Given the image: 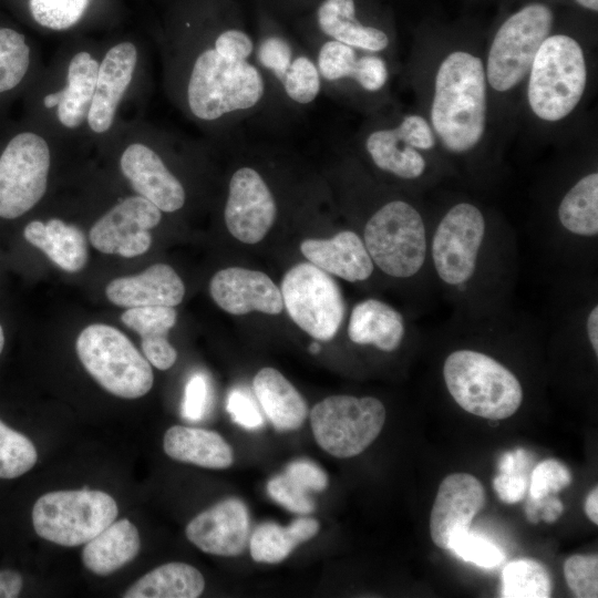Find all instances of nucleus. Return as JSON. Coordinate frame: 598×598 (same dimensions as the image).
Wrapping results in <instances>:
<instances>
[{"label": "nucleus", "mask_w": 598, "mask_h": 598, "mask_svg": "<svg viewBox=\"0 0 598 598\" xmlns=\"http://www.w3.org/2000/svg\"><path fill=\"white\" fill-rule=\"evenodd\" d=\"M485 37L465 28L417 32L406 80L451 162L455 178L487 188L503 176L504 150L494 134L484 66Z\"/></svg>", "instance_id": "1"}, {"label": "nucleus", "mask_w": 598, "mask_h": 598, "mask_svg": "<svg viewBox=\"0 0 598 598\" xmlns=\"http://www.w3.org/2000/svg\"><path fill=\"white\" fill-rule=\"evenodd\" d=\"M429 264L435 291L453 316L483 319L514 309L518 244L496 208L465 193L429 205Z\"/></svg>", "instance_id": "2"}, {"label": "nucleus", "mask_w": 598, "mask_h": 598, "mask_svg": "<svg viewBox=\"0 0 598 598\" xmlns=\"http://www.w3.org/2000/svg\"><path fill=\"white\" fill-rule=\"evenodd\" d=\"M594 42L556 24L538 48L524 83L519 123L549 137L576 126L596 79Z\"/></svg>", "instance_id": "3"}, {"label": "nucleus", "mask_w": 598, "mask_h": 598, "mask_svg": "<svg viewBox=\"0 0 598 598\" xmlns=\"http://www.w3.org/2000/svg\"><path fill=\"white\" fill-rule=\"evenodd\" d=\"M540 226L544 250L557 272L597 274L598 159L592 144L547 181Z\"/></svg>", "instance_id": "4"}, {"label": "nucleus", "mask_w": 598, "mask_h": 598, "mask_svg": "<svg viewBox=\"0 0 598 598\" xmlns=\"http://www.w3.org/2000/svg\"><path fill=\"white\" fill-rule=\"evenodd\" d=\"M556 19L550 1L526 0L503 14L485 35L491 122L503 150L519 124L522 92L534 56Z\"/></svg>", "instance_id": "5"}, {"label": "nucleus", "mask_w": 598, "mask_h": 598, "mask_svg": "<svg viewBox=\"0 0 598 598\" xmlns=\"http://www.w3.org/2000/svg\"><path fill=\"white\" fill-rule=\"evenodd\" d=\"M358 140L370 165L412 195L422 197L455 178L434 131L416 107L372 114Z\"/></svg>", "instance_id": "6"}, {"label": "nucleus", "mask_w": 598, "mask_h": 598, "mask_svg": "<svg viewBox=\"0 0 598 598\" xmlns=\"http://www.w3.org/2000/svg\"><path fill=\"white\" fill-rule=\"evenodd\" d=\"M457 343L442 362V379L452 400L465 412L498 421L514 415L525 389L515 370L483 344L477 319L456 316L444 323Z\"/></svg>", "instance_id": "7"}, {"label": "nucleus", "mask_w": 598, "mask_h": 598, "mask_svg": "<svg viewBox=\"0 0 598 598\" xmlns=\"http://www.w3.org/2000/svg\"><path fill=\"white\" fill-rule=\"evenodd\" d=\"M361 238L375 266L412 285L424 302L435 292L429 264V205L421 196L394 192L369 209Z\"/></svg>", "instance_id": "8"}, {"label": "nucleus", "mask_w": 598, "mask_h": 598, "mask_svg": "<svg viewBox=\"0 0 598 598\" xmlns=\"http://www.w3.org/2000/svg\"><path fill=\"white\" fill-rule=\"evenodd\" d=\"M265 93V78L256 63L229 56L214 44L196 55L186 86L188 109L202 121L252 110Z\"/></svg>", "instance_id": "9"}, {"label": "nucleus", "mask_w": 598, "mask_h": 598, "mask_svg": "<svg viewBox=\"0 0 598 598\" xmlns=\"http://www.w3.org/2000/svg\"><path fill=\"white\" fill-rule=\"evenodd\" d=\"M75 347L83 367L110 393L137 399L152 389L150 362L116 328L90 324L79 334Z\"/></svg>", "instance_id": "10"}, {"label": "nucleus", "mask_w": 598, "mask_h": 598, "mask_svg": "<svg viewBox=\"0 0 598 598\" xmlns=\"http://www.w3.org/2000/svg\"><path fill=\"white\" fill-rule=\"evenodd\" d=\"M117 514L115 499L102 491H56L37 499L32 524L43 539L74 547L96 536Z\"/></svg>", "instance_id": "11"}, {"label": "nucleus", "mask_w": 598, "mask_h": 598, "mask_svg": "<svg viewBox=\"0 0 598 598\" xmlns=\"http://www.w3.org/2000/svg\"><path fill=\"white\" fill-rule=\"evenodd\" d=\"M385 417L384 404L374 396L331 395L310 412L315 440L339 458L362 453L379 436Z\"/></svg>", "instance_id": "12"}, {"label": "nucleus", "mask_w": 598, "mask_h": 598, "mask_svg": "<svg viewBox=\"0 0 598 598\" xmlns=\"http://www.w3.org/2000/svg\"><path fill=\"white\" fill-rule=\"evenodd\" d=\"M283 306L292 321L315 339H333L343 321L346 306L338 283L313 264L301 262L281 281Z\"/></svg>", "instance_id": "13"}, {"label": "nucleus", "mask_w": 598, "mask_h": 598, "mask_svg": "<svg viewBox=\"0 0 598 598\" xmlns=\"http://www.w3.org/2000/svg\"><path fill=\"white\" fill-rule=\"evenodd\" d=\"M316 64L321 80L344 89L369 113L390 104V80L396 71L385 56L329 39L318 50Z\"/></svg>", "instance_id": "14"}, {"label": "nucleus", "mask_w": 598, "mask_h": 598, "mask_svg": "<svg viewBox=\"0 0 598 598\" xmlns=\"http://www.w3.org/2000/svg\"><path fill=\"white\" fill-rule=\"evenodd\" d=\"M50 169L47 141L33 132L13 136L0 155V217L17 218L45 194Z\"/></svg>", "instance_id": "15"}, {"label": "nucleus", "mask_w": 598, "mask_h": 598, "mask_svg": "<svg viewBox=\"0 0 598 598\" xmlns=\"http://www.w3.org/2000/svg\"><path fill=\"white\" fill-rule=\"evenodd\" d=\"M162 219V210L146 198L126 197L105 213L90 229L92 246L103 254L132 258L152 244L150 229Z\"/></svg>", "instance_id": "16"}, {"label": "nucleus", "mask_w": 598, "mask_h": 598, "mask_svg": "<svg viewBox=\"0 0 598 598\" xmlns=\"http://www.w3.org/2000/svg\"><path fill=\"white\" fill-rule=\"evenodd\" d=\"M275 197L252 167L238 168L231 176L224 217L229 233L245 244L259 243L275 223Z\"/></svg>", "instance_id": "17"}, {"label": "nucleus", "mask_w": 598, "mask_h": 598, "mask_svg": "<svg viewBox=\"0 0 598 598\" xmlns=\"http://www.w3.org/2000/svg\"><path fill=\"white\" fill-rule=\"evenodd\" d=\"M317 24L329 39L381 54L398 71L393 32L379 22L359 18L355 0H323L317 9Z\"/></svg>", "instance_id": "18"}, {"label": "nucleus", "mask_w": 598, "mask_h": 598, "mask_svg": "<svg viewBox=\"0 0 598 598\" xmlns=\"http://www.w3.org/2000/svg\"><path fill=\"white\" fill-rule=\"evenodd\" d=\"M485 501V488L475 476L453 473L444 477L431 511L430 533L433 543L447 549L453 533L468 529Z\"/></svg>", "instance_id": "19"}, {"label": "nucleus", "mask_w": 598, "mask_h": 598, "mask_svg": "<svg viewBox=\"0 0 598 598\" xmlns=\"http://www.w3.org/2000/svg\"><path fill=\"white\" fill-rule=\"evenodd\" d=\"M248 508L238 498H226L195 516L186 536L200 550L217 556H237L249 540Z\"/></svg>", "instance_id": "20"}, {"label": "nucleus", "mask_w": 598, "mask_h": 598, "mask_svg": "<svg viewBox=\"0 0 598 598\" xmlns=\"http://www.w3.org/2000/svg\"><path fill=\"white\" fill-rule=\"evenodd\" d=\"M214 301L226 312L260 311L278 315L283 309L280 289L264 272L240 267L217 271L209 283Z\"/></svg>", "instance_id": "21"}, {"label": "nucleus", "mask_w": 598, "mask_h": 598, "mask_svg": "<svg viewBox=\"0 0 598 598\" xmlns=\"http://www.w3.org/2000/svg\"><path fill=\"white\" fill-rule=\"evenodd\" d=\"M120 168L137 195L165 213L181 209L185 189L161 156L143 143H132L122 153Z\"/></svg>", "instance_id": "22"}, {"label": "nucleus", "mask_w": 598, "mask_h": 598, "mask_svg": "<svg viewBox=\"0 0 598 598\" xmlns=\"http://www.w3.org/2000/svg\"><path fill=\"white\" fill-rule=\"evenodd\" d=\"M137 63V49L128 41L107 50L99 72L86 122L95 134L107 132L114 122L118 104L131 84Z\"/></svg>", "instance_id": "23"}, {"label": "nucleus", "mask_w": 598, "mask_h": 598, "mask_svg": "<svg viewBox=\"0 0 598 598\" xmlns=\"http://www.w3.org/2000/svg\"><path fill=\"white\" fill-rule=\"evenodd\" d=\"M105 293L118 307H175L182 302L185 286L177 272L166 264H154L135 276L111 280Z\"/></svg>", "instance_id": "24"}, {"label": "nucleus", "mask_w": 598, "mask_h": 598, "mask_svg": "<svg viewBox=\"0 0 598 598\" xmlns=\"http://www.w3.org/2000/svg\"><path fill=\"white\" fill-rule=\"evenodd\" d=\"M411 327L400 310L380 299L368 298L353 306L348 337L354 344L392 353L406 342Z\"/></svg>", "instance_id": "25"}, {"label": "nucleus", "mask_w": 598, "mask_h": 598, "mask_svg": "<svg viewBox=\"0 0 598 598\" xmlns=\"http://www.w3.org/2000/svg\"><path fill=\"white\" fill-rule=\"evenodd\" d=\"M300 250L318 268L349 282L367 281L375 270L361 236L351 229L341 230L329 239H306Z\"/></svg>", "instance_id": "26"}, {"label": "nucleus", "mask_w": 598, "mask_h": 598, "mask_svg": "<svg viewBox=\"0 0 598 598\" xmlns=\"http://www.w3.org/2000/svg\"><path fill=\"white\" fill-rule=\"evenodd\" d=\"M100 63L86 51L75 53L69 62L66 85L47 94V109L56 107L59 122L68 128L79 127L87 116Z\"/></svg>", "instance_id": "27"}, {"label": "nucleus", "mask_w": 598, "mask_h": 598, "mask_svg": "<svg viewBox=\"0 0 598 598\" xmlns=\"http://www.w3.org/2000/svg\"><path fill=\"white\" fill-rule=\"evenodd\" d=\"M252 388L266 416L278 431L297 430L303 424L308 415L307 403L278 370H259Z\"/></svg>", "instance_id": "28"}, {"label": "nucleus", "mask_w": 598, "mask_h": 598, "mask_svg": "<svg viewBox=\"0 0 598 598\" xmlns=\"http://www.w3.org/2000/svg\"><path fill=\"white\" fill-rule=\"evenodd\" d=\"M165 453L179 462L223 470L234 462L231 446L217 432L174 425L164 435Z\"/></svg>", "instance_id": "29"}, {"label": "nucleus", "mask_w": 598, "mask_h": 598, "mask_svg": "<svg viewBox=\"0 0 598 598\" xmlns=\"http://www.w3.org/2000/svg\"><path fill=\"white\" fill-rule=\"evenodd\" d=\"M23 236L65 271L76 272L86 264V240L82 230L74 225L58 218L47 223L33 220L24 227Z\"/></svg>", "instance_id": "30"}, {"label": "nucleus", "mask_w": 598, "mask_h": 598, "mask_svg": "<svg viewBox=\"0 0 598 598\" xmlns=\"http://www.w3.org/2000/svg\"><path fill=\"white\" fill-rule=\"evenodd\" d=\"M174 307L154 306L128 308L121 321L142 338V350L147 361L158 370L169 369L177 359L167 334L176 323Z\"/></svg>", "instance_id": "31"}, {"label": "nucleus", "mask_w": 598, "mask_h": 598, "mask_svg": "<svg viewBox=\"0 0 598 598\" xmlns=\"http://www.w3.org/2000/svg\"><path fill=\"white\" fill-rule=\"evenodd\" d=\"M140 546L135 525L125 518L114 520L85 543L82 561L92 573L106 576L133 560Z\"/></svg>", "instance_id": "32"}, {"label": "nucleus", "mask_w": 598, "mask_h": 598, "mask_svg": "<svg viewBox=\"0 0 598 598\" xmlns=\"http://www.w3.org/2000/svg\"><path fill=\"white\" fill-rule=\"evenodd\" d=\"M204 588V577L195 567L184 563H168L141 577L123 597L196 598Z\"/></svg>", "instance_id": "33"}, {"label": "nucleus", "mask_w": 598, "mask_h": 598, "mask_svg": "<svg viewBox=\"0 0 598 598\" xmlns=\"http://www.w3.org/2000/svg\"><path fill=\"white\" fill-rule=\"evenodd\" d=\"M318 530L319 522L311 517L297 518L286 527L264 523L250 536V555L258 563H280L297 545L316 536Z\"/></svg>", "instance_id": "34"}, {"label": "nucleus", "mask_w": 598, "mask_h": 598, "mask_svg": "<svg viewBox=\"0 0 598 598\" xmlns=\"http://www.w3.org/2000/svg\"><path fill=\"white\" fill-rule=\"evenodd\" d=\"M551 580L547 569L533 559L508 563L502 574V597L548 598Z\"/></svg>", "instance_id": "35"}, {"label": "nucleus", "mask_w": 598, "mask_h": 598, "mask_svg": "<svg viewBox=\"0 0 598 598\" xmlns=\"http://www.w3.org/2000/svg\"><path fill=\"white\" fill-rule=\"evenodd\" d=\"M30 66V48L23 34L0 28V93L14 89Z\"/></svg>", "instance_id": "36"}, {"label": "nucleus", "mask_w": 598, "mask_h": 598, "mask_svg": "<svg viewBox=\"0 0 598 598\" xmlns=\"http://www.w3.org/2000/svg\"><path fill=\"white\" fill-rule=\"evenodd\" d=\"M38 461L37 448L22 433L0 420V478H16Z\"/></svg>", "instance_id": "37"}, {"label": "nucleus", "mask_w": 598, "mask_h": 598, "mask_svg": "<svg viewBox=\"0 0 598 598\" xmlns=\"http://www.w3.org/2000/svg\"><path fill=\"white\" fill-rule=\"evenodd\" d=\"M279 83L292 102L298 104L313 102L321 90V78L316 61L306 54L296 53Z\"/></svg>", "instance_id": "38"}, {"label": "nucleus", "mask_w": 598, "mask_h": 598, "mask_svg": "<svg viewBox=\"0 0 598 598\" xmlns=\"http://www.w3.org/2000/svg\"><path fill=\"white\" fill-rule=\"evenodd\" d=\"M447 549L463 560L482 568H494L505 559V554L496 544L472 533L470 528L453 533Z\"/></svg>", "instance_id": "39"}, {"label": "nucleus", "mask_w": 598, "mask_h": 598, "mask_svg": "<svg viewBox=\"0 0 598 598\" xmlns=\"http://www.w3.org/2000/svg\"><path fill=\"white\" fill-rule=\"evenodd\" d=\"M90 0H29L34 21L50 30H65L83 17Z\"/></svg>", "instance_id": "40"}, {"label": "nucleus", "mask_w": 598, "mask_h": 598, "mask_svg": "<svg viewBox=\"0 0 598 598\" xmlns=\"http://www.w3.org/2000/svg\"><path fill=\"white\" fill-rule=\"evenodd\" d=\"M568 588L578 598L598 597L597 555H573L564 563Z\"/></svg>", "instance_id": "41"}, {"label": "nucleus", "mask_w": 598, "mask_h": 598, "mask_svg": "<svg viewBox=\"0 0 598 598\" xmlns=\"http://www.w3.org/2000/svg\"><path fill=\"white\" fill-rule=\"evenodd\" d=\"M295 55L296 51L290 41L276 33L265 35L255 47L257 65L272 74L278 82Z\"/></svg>", "instance_id": "42"}, {"label": "nucleus", "mask_w": 598, "mask_h": 598, "mask_svg": "<svg viewBox=\"0 0 598 598\" xmlns=\"http://www.w3.org/2000/svg\"><path fill=\"white\" fill-rule=\"evenodd\" d=\"M571 482V474L566 465L557 460H545L537 464L532 473L529 494L530 498L540 499L550 493L567 487Z\"/></svg>", "instance_id": "43"}, {"label": "nucleus", "mask_w": 598, "mask_h": 598, "mask_svg": "<svg viewBox=\"0 0 598 598\" xmlns=\"http://www.w3.org/2000/svg\"><path fill=\"white\" fill-rule=\"evenodd\" d=\"M267 492L274 501L292 513L305 515L315 511V502L307 494L308 491L285 473L268 482Z\"/></svg>", "instance_id": "44"}, {"label": "nucleus", "mask_w": 598, "mask_h": 598, "mask_svg": "<svg viewBox=\"0 0 598 598\" xmlns=\"http://www.w3.org/2000/svg\"><path fill=\"white\" fill-rule=\"evenodd\" d=\"M212 386L208 378L194 373L186 383L182 402V416L192 422L203 420L212 405Z\"/></svg>", "instance_id": "45"}, {"label": "nucleus", "mask_w": 598, "mask_h": 598, "mask_svg": "<svg viewBox=\"0 0 598 598\" xmlns=\"http://www.w3.org/2000/svg\"><path fill=\"white\" fill-rule=\"evenodd\" d=\"M226 409L233 421L247 430H256L264 424L258 404L243 388H235L229 392Z\"/></svg>", "instance_id": "46"}, {"label": "nucleus", "mask_w": 598, "mask_h": 598, "mask_svg": "<svg viewBox=\"0 0 598 598\" xmlns=\"http://www.w3.org/2000/svg\"><path fill=\"white\" fill-rule=\"evenodd\" d=\"M285 474L306 491H323L328 486V476L321 467L308 460L291 462Z\"/></svg>", "instance_id": "47"}, {"label": "nucleus", "mask_w": 598, "mask_h": 598, "mask_svg": "<svg viewBox=\"0 0 598 598\" xmlns=\"http://www.w3.org/2000/svg\"><path fill=\"white\" fill-rule=\"evenodd\" d=\"M493 486L501 501L514 504L525 495L526 478L520 473H499L495 476Z\"/></svg>", "instance_id": "48"}, {"label": "nucleus", "mask_w": 598, "mask_h": 598, "mask_svg": "<svg viewBox=\"0 0 598 598\" xmlns=\"http://www.w3.org/2000/svg\"><path fill=\"white\" fill-rule=\"evenodd\" d=\"M22 576L10 569L0 570V598H14L21 592Z\"/></svg>", "instance_id": "49"}, {"label": "nucleus", "mask_w": 598, "mask_h": 598, "mask_svg": "<svg viewBox=\"0 0 598 598\" xmlns=\"http://www.w3.org/2000/svg\"><path fill=\"white\" fill-rule=\"evenodd\" d=\"M525 464H526L525 451L517 450L515 452H508L504 454L502 458L499 460L498 468L501 473H506V474L520 473Z\"/></svg>", "instance_id": "50"}, {"label": "nucleus", "mask_w": 598, "mask_h": 598, "mask_svg": "<svg viewBox=\"0 0 598 598\" xmlns=\"http://www.w3.org/2000/svg\"><path fill=\"white\" fill-rule=\"evenodd\" d=\"M587 517L594 523L598 524V488L595 487L590 491L586 497L584 505Z\"/></svg>", "instance_id": "51"}, {"label": "nucleus", "mask_w": 598, "mask_h": 598, "mask_svg": "<svg viewBox=\"0 0 598 598\" xmlns=\"http://www.w3.org/2000/svg\"><path fill=\"white\" fill-rule=\"evenodd\" d=\"M571 4L590 13L598 12V0H570Z\"/></svg>", "instance_id": "52"}, {"label": "nucleus", "mask_w": 598, "mask_h": 598, "mask_svg": "<svg viewBox=\"0 0 598 598\" xmlns=\"http://www.w3.org/2000/svg\"><path fill=\"white\" fill-rule=\"evenodd\" d=\"M320 350H321V347H320V344L317 343V342L311 343L310 347H309V351H310L311 353H313V354L319 353Z\"/></svg>", "instance_id": "53"}, {"label": "nucleus", "mask_w": 598, "mask_h": 598, "mask_svg": "<svg viewBox=\"0 0 598 598\" xmlns=\"http://www.w3.org/2000/svg\"><path fill=\"white\" fill-rule=\"evenodd\" d=\"M3 347H4V333H3L2 327L0 324V353L3 350Z\"/></svg>", "instance_id": "54"}]
</instances>
